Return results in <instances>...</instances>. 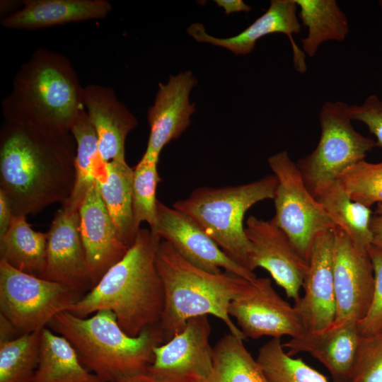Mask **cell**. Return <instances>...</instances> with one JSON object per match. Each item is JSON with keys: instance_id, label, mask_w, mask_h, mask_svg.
<instances>
[{"instance_id": "cell-25", "label": "cell", "mask_w": 382, "mask_h": 382, "mask_svg": "<svg viewBox=\"0 0 382 382\" xmlns=\"http://www.w3.org/2000/svg\"><path fill=\"white\" fill-rule=\"evenodd\" d=\"M47 233L33 230L26 216H13L0 236V260L24 273L43 278L46 269Z\"/></svg>"}, {"instance_id": "cell-29", "label": "cell", "mask_w": 382, "mask_h": 382, "mask_svg": "<svg viewBox=\"0 0 382 382\" xmlns=\"http://www.w3.org/2000/svg\"><path fill=\"white\" fill-rule=\"evenodd\" d=\"M204 382H268L243 340L229 333L213 347V371Z\"/></svg>"}, {"instance_id": "cell-19", "label": "cell", "mask_w": 382, "mask_h": 382, "mask_svg": "<svg viewBox=\"0 0 382 382\" xmlns=\"http://www.w3.org/2000/svg\"><path fill=\"white\" fill-rule=\"evenodd\" d=\"M297 9L294 0H271L268 9L252 24L237 35L226 38L207 34L204 25L198 23L191 24L187 31L197 42L224 47L236 55L250 54L256 42L265 35L283 33L289 40L295 69L299 73H305L307 70L306 54L294 39V35L299 33L301 29Z\"/></svg>"}, {"instance_id": "cell-37", "label": "cell", "mask_w": 382, "mask_h": 382, "mask_svg": "<svg viewBox=\"0 0 382 382\" xmlns=\"http://www.w3.org/2000/svg\"><path fill=\"white\" fill-rule=\"evenodd\" d=\"M13 217L11 204L4 192L0 190V236L6 232Z\"/></svg>"}, {"instance_id": "cell-24", "label": "cell", "mask_w": 382, "mask_h": 382, "mask_svg": "<svg viewBox=\"0 0 382 382\" xmlns=\"http://www.w3.org/2000/svg\"><path fill=\"white\" fill-rule=\"evenodd\" d=\"M32 382H103L81 362L64 337L47 327L40 332L39 360Z\"/></svg>"}, {"instance_id": "cell-35", "label": "cell", "mask_w": 382, "mask_h": 382, "mask_svg": "<svg viewBox=\"0 0 382 382\" xmlns=\"http://www.w3.org/2000/svg\"><path fill=\"white\" fill-rule=\"evenodd\" d=\"M369 253L374 269V286L369 308L366 316L357 323L361 336L382 332V250L370 245Z\"/></svg>"}, {"instance_id": "cell-42", "label": "cell", "mask_w": 382, "mask_h": 382, "mask_svg": "<svg viewBox=\"0 0 382 382\" xmlns=\"http://www.w3.org/2000/svg\"><path fill=\"white\" fill-rule=\"evenodd\" d=\"M378 5H379V6H380V8H381V11H382V0H380V1H378Z\"/></svg>"}, {"instance_id": "cell-11", "label": "cell", "mask_w": 382, "mask_h": 382, "mask_svg": "<svg viewBox=\"0 0 382 382\" xmlns=\"http://www.w3.org/2000/svg\"><path fill=\"white\" fill-rule=\"evenodd\" d=\"M332 273L336 302L334 322L358 323L372 299L374 274L369 247L354 243L342 230L333 228Z\"/></svg>"}, {"instance_id": "cell-12", "label": "cell", "mask_w": 382, "mask_h": 382, "mask_svg": "<svg viewBox=\"0 0 382 382\" xmlns=\"http://www.w3.org/2000/svg\"><path fill=\"white\" fill-rule=\"evenodd\" d=\"M228 311L246 338H292L304 332L294 306L278 294L268 277L250 282L230 303Z\"/></svg>"}, {"instance_id": "cell-41", "label": "cell", "mask_w": 382, "mask_h": 382, "mask_svg": "<svg viewBox=\"0 0 382 382\" xmlns=\"http://www.w3.org/2000/svg\"><path fill=\"white\" fill-rule=\"evenodd\" d=\"M120 382H153L151 381L146 374L139 376L135 378L127 379Z\"/></svg>"}, {"instance_id": "cell-16", "label": "cell", "mask_w": 382, "mask_h": 382, "mask_svg": "<svg viewBox=\"0 0 382 382\" xmlns=\"http://www.w3.org/2000/svg\"><path fill=\"white\" fill-rule=\"evenodd\" d=\"M332 230L324 232L316 240L302 284L303 294L294 303L304 331L324 329L335 319Z\"/></svg>"}, {"instance_id": "cell-30", "label": "cell", "mask_w": 382, "mask_h": 382, "mask_svg": "<svg viewBox=\"0 0 382 382\" xmlns=\"http://www.w3.org/2000/svg\"><path fill=\"white\" fill-rule=\"evenodd\" d=\"M255 359L268 382H328L302 359L289 355L279 338L265 343Z\"/></svg>"}, {"instance_id": "cell-39", "label": "cell", "mask_w": 382, "mask_h": 382, "mask_svg": "<svg viewBox=\"0 0 382 382\" xmlns=\"http://www.w3.org/2000/svg\"><path fill=\"white\" fill-rule=\"evenodd\" d=\"M214 1L219 6L224 8L226 15L239 11L249 12L251 10V7L242 0H215Z\"/></svg>"}, {"instance_id": "cell-6", "label": "cell", "mask_w": 382, "mask_h": 382, "mask_svg": "<svg viewBox=\"0 0 382 382\" xmlns=\"http://www.w3.org/2000/svg\"><path fill=\"white\" fill-rule=\"evenodd\" d=\"M277 185L275 175H269L236 186L201 187L176 201L173 207L188 215L228 256L251 271L252 248L243 226L244 215L255 204L273 199Z\"/></svg>"}, {"instance_id": "cell-28", "label": "cell", "mask_w": 382, "mask_h": 382, "mask_svg": "<svg viewBox=\"0 0 382 382\" xmlns=\"http://www.w3.org/2000/svg\"><path fill=\"white\" fill-rule=\"evenodd\" d=\"M70 132L76 145L75 183L71 195L63 204L79 209L88 189L104 172L106 163L102 160L97 135L86 110L80 113Z\"/></svg>"}, {"instance_id": "cell-2", "label": "cell", "mask_w": 382, "mask_h": 382, "mask_svg": "<svg viewBox=\"0 0 382 382\" xmlns=\"http://www.w3.org/2000/svg\"><path fill=\"white\" fill-rule=\"evenodd\" d=\"M161 241L150 228H140L126 255L68 311L86 318L99 310H110L130 337L158 324L165 303L156 263Z\"/></svg>"}, {"instance_id": "cell-15", "label": "cell", "mask_w": 382, "mask_h": 382, "mask_svg": "<svg viewBox=\"0 0 382 382\" xmlns=\"http://www.w3.org/2000/svg\"><path fill=\"white\" fill-rule=\"evenodd\" d=\"M47 233L43 278L63 284L85 295L93 286L79 232V209L62 204Z\"/></svg>"}, {"instance_id": "cell-14", "label": "cell", "mask_w": 382, "mask_h": 382, "mask_svg": "<svg viewBox=\"0 0 382 382\" xmlns=\"http://www.w3.org/2000/svg\"><path fill=\"white\" fill-rule=\"evenodd\" d=\"M245 231L251 248L250 270H267L288 298L296 302L300 296L308 262L272 220L250 216Z\"/></svg>"}, {"instance_id": "cell-32", "label": "cell", "mask_w": 382, "mask_h": 382, "mask_svg": "<svg viewBox=\"0 0 382 382\" xmlns=\"http://www.w3.org/2000/svg\"><path fill=\"white\" fill-rule=\"evenodd\" d=\"M156 161L141 158L133 168L132 212L134 226L140 229V224L145 221L150 228L156 221V188L161 180Z\"/></svg>"}, {"instance_id": "cell-7", "label": "cell", "mask_w": 382, "mask_h": 382, "mask_svg": "<svg viewBox=\"0 0 382 382\" xmlns=\"http://www.w3.org/2000/svg\"><path fill=\"white\" fill-rule=\"evenodd\" d=\"M349 105L342 101L325 102L319 113L320 137L316 149L296 165L313 195L339 177L349 168L364 160L376 146V141L356 131Z\"/></svg>"}, {"instance_id": "cell-4", "label": "cell", "mask_w": 382, "mask_h": 382, "mask_svg": "<svg viewBox=\"0 0 382 382\" xmlns=\"http://www.w3.org/2000/svg\"><path fill=\"white\" fill-rule=\"evenodd\" d=\"M47 327L66 338L82 364L103 382H120L146 374L154 361V349L163 343L159 323L130 337L108 309L86 318L61 312Z\"/></svg>"}, {"instance_id": "cell-8", "label": "cell", "mask_w": 382, "mask_h": 382, "mask_svg": "<svg viewBox=\"0 0 382 382\" xmlns=\"http://www.w3.org/2000/svg\"><path fill=\"white\" fill-rule=\"evenodd\" d=\"M277 179L272 221L287 236L308 262L316 240L335 225L306 186L301 172L286 151L269 157Z\"/></svg>"}, {"instance_id": "cell-9", "label": "cell", "mask_w": 382, "mask_h": 382, "mask_svg": "<svg viewBox=\"0 0 382 382\" xmlns=\"http://www.w3.org/2000/svg\"><path fill=\"white\" fill-rule=\"evenodd\" d=\"M84 295L59 282L21 272L0 260V310L19 335L41 331Z\"/></svg>"}, {"instance_id": "cell-27", "label": "cell", "mask_w": 382, "mask_h": 382, "mask_svg": "<svg viewBox=\"0 0 382 382\" xmlns=\"http://www.w3.org/2000/svg\"><path fill=\"white\" fill-rule=\"evenodd\" d=\"M294 1L301 25L308 28L306 37L301 39L305 54L313 57L323 43L346 38L349 31L348 20L335 0Z\"/></svg>"}, {"instance_id": "cell-36", "label": "cell", "mask_w": 382, "mask_h": 382, "mask_svg": "<svg viewBox=\"0 0 382 382\" xmlns=\"http://www.w3.org/2000/svg\"><path fill=\"white\" fill-rule=\"evenodd\" d=\"M352 120L364 123L376 139V146L382 147V100L376 95L369 96L361 105H349Z\"/></svg>"}, {"instance_id": "cell-38", "label": "cell", "mask_w": 382, "mask_h": 382, "mask_svg": "<svg viewBox=\"0 0 382 382\" xmlns=\"http://www.w3.org/2000/svg\"><path fill=\"white\" fill-rule=\"evenodd\" d=\"M370 231L371 234V245L382 250V210L373 214Z\"/></svg>"}, {"instance_id": "cell-20", "label": "cell", "mask_w": 382, "mask_h": 382, "mask_svg": "<svg viewBox=\"0 0 382 382\" xmlns=\"http://www.w3.org/2000/svg\"><path fill=\"white\" fill-rule=\"evenodd\" d=\"M360 339L357 323L333 322L322 330L304 331L282 346L292 357L311 354L327 369L332 382H350Z\"/></svg>"}, {"instance_id": "cell-34", "label": "cell", "mask_w": 382, "mask_h": 382, "mask_svg": "<svg viewBox=\"0 0 382 382\" xmlns=\"http://www.w3.org/2000/svg\"><path fill=\"white\" fill-rule=\"evenodd\" d=\"M350 382H382V332L361 335Z\"/></svg>"}, {"instance_id": "cell-26", "label": "cell", "mask_w": 382, "mask_h": 382, "mask_svg": "<svg viewBox=\"0 0 382 382\" xmlns=\"http://www.w3.org/2000/svg\"><path fill=\"white\" fill-rule=\"evenodd\" d=\"M313 195L333 222L354 243L369 247L371 244L370 224L373 212L351 199L337 180L318 189Z\"/></svg>"}, {"instance_id": "cell-17", "label": "cell", "mask_w": 382, "mask_h": 382, "mask_svg": "<svg viewBox=\"0 0 382 382\" xmlns=\"http://www.w3.org/2000/svg\"><path fill=\"white\" fill-rule=\"evenodd\" d=\"M79 232L93 287L129 249L122 241L103 203L96 181L79 209Z\"/></svg>"}, {"instance_id": "cell-1", "label": "cell", "mask_w": 382, "mask_h": 382, "mask_svg": "<svg viewBox=\"0 0 382 382\" xmlns=\"http://www.w3.org/2000/svg\"><path fill=\"white\" fill-rule=\"evenodd\" d=\"M76 145L70 132L4 121L0 131V190L13 216L63 204L75 183Z\"/></svg>"}, {"instance_id": "cell-18", "label": "cell", "mask_w": 382, "mask_h": 382, "mask_svg": "<svg viewBox=\"0 0 382 382\" xmlns=\"http://www.w3.org/2000/svg\"><path fill=\"white\" fill-rule=\"evenodd\" d=\"M196 84L190 71L170 76L166 84L158 83L154 103L148 110L150 132L141 158L158 162L163 147L178 139L190 125L195 108L190 103L189 95Z\"/></svg>"}, {"instance_id": "cell-22", "label": "cell", "mask_w": 382, "mask_h": 382, "mask_svg": "<svg viewBox=\"0 0 382 382\" xmlns=\"http://www.w3.org/2000/svg\"><path fill=\"white\" fill-rule=\"evenodd\" d=\"M112 10L107 0H25L19 10L1 19L9 29H36L106 17Z\"/></svg>"}, {"instance_id": "cell-23", "label": "cell", "mask_w": 382, "mask_h": 382, "mask_svg": "<svg viewBox=\"0 0 382 382\" xmlns=\"http://www.w3.org/2000/svg\"><path fill=\"white\" fill-rule=\"evenodd\" d=\"M132 180L133 168L126 161L107 163L97 180L103 203L120 237L129 248L139 231L133 219Z\"/></svg>"}, {"instance_id": "cell-40", "label": "cell", "mask_w": 382, "mask_h": 382, "mask_svg": "<svg viewBox=\"0 0 382 382\" xmlns=\"http://www.w3.org/2000/svg\"><path fill=\"white\" fill-rule=\"evenodd\" d=\"M19 334L12 324L2 315L0 314V342L12 340Z\"/></svg>"}, {"instance_id": "cell-10", "label": "cell", "mask_w": 382, "mask_h": 382, "mask_svg": "<svg viewBox=\"0 0 382 382\" xmlns=\"http://www.w3.org/2000/svg\"><path fill=\"white\" fill-rule=\"evenodd\" d=\"M208 316L189 319L184 329L154 349L146 376L153 382H204L213 371Z\"/></svg>"}, {"instance_id": "cell-3", "label": "cell", "mask_w": 382, "mask_h": 382, "mask_svg": "<svg viewBox=\"0 0 382 382\" xmlns=\"http://www.w3.org/2000/svg\"><path fill=\"white\" fill-rule=\"evenodd\" d=\"M84 110L83 87L71 62L44 47L22 64L1 101L5 121L62 132H70Z\"/></svg>"}, {"instance_id": "cell-21", "label": "cell", "mask_w": 382, "mask_h": 382, "mask_svg": "<svg viewBox=\"0 0 382 382\" xmlns=\"http://www.w3.org/2000/svg\"><path fill=\"white\" fill-rule=\"evenodd\" d=\"M83 101L97 135L103 161H125V139L138 125L135 117L108 86L89 84L83 87Z\"/></svg>"}, {"instance_id": "cell-33", "label": "cell", "mask_w": 382, "mask_h": 382, "mask_svg": "<svg viewBox=\"0 0 382 382\" xmlns=\"http://www.w3.org/2000/svg\"><path fill=\"white\" fill-rule=\"evenodd\" d=\"M338 180L354 201L369 207L382 204V162L361 161L346 170Z\"/></svg>"}, {"instance_id": "cell-13", "label": "cell", "mask_w": 382, "mask_h": 382, "mask_svg": "<svg viewBox=\"0 0 382 382\" xmlns=\"http://www.w3.org/2000/svg\"><path fill=\"white\" fill-rule=\"evenodd\" d=\"M162 240L168 242L187 262L204 271L218 274L232 272L249 282L257 276L228 256L186 214L157 203L156 221L150 228Z\"/></svg>"}, {"instance_id": "cell-31", "label": "cell", "mask_w": 382, "mask_h": 382, "mask_svg": "<svg viewBox=\"0 0 382 382\" xmlns=\"http://www.w3.org/2000/svg\"><path fill=\"white\" fill-rule=\"evenodd\" d=\"M40 332L0 342V382H32L38 364Z\"/></svg>"}, {"instance_id": "cell-5", "label": "cell", "mask_w": 382, "mask_h": 382, "mask_svg": "<svg viewBox=\"0 0 382 382\" xmlns=\"http://www.w3.org/2000/svg\"><path fill=\"white\" fill-rule=\"evenodd\" d=\"M156 263L165 296L159 323L163 343L180 333L189 319L205 315L219 318L231 334L242 340L246 339L233 323L228 311L230 303L250 282L228 271L214 274L200 270L162 239Z\"/></svg>"}]
</instances>
